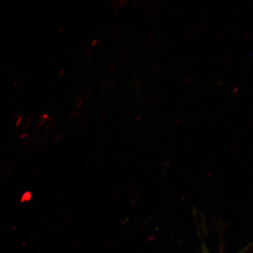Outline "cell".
Listing matches in <instances>:
<instances>
[{"label": "cell", "mask_w": 253, "mask_h": 253, "mask_svg": "<svg viewBox=\"0 0 253 253\" xmlns=\"http://www.w3.org/2000/svg\"><path fill=\"white\" fill-rule=\"evenodd\" d=\"M96 43H97V41L94 40L93 41L92 43H91V44H92V45L93 46V45H96Z\"/></svg>", "instance_id": "6da1fadb"}, {"label": "cell", "mask_w": 253, "mask_h": 253, "mask_svg": "<svg viewBox=\"0 0 253 253\" xmlns=\"http://www.w3.org/2000/svg\"><path fill=\"white\" fill-rule=\"evenodd\" d=\"M246 249H245L244 250H243V251L239 253H245Z\"/></svg>", "instance_id": "7a4b0ae2"}]
</instances>
